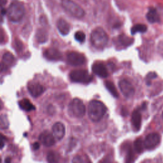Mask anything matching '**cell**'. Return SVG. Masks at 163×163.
<instances>
[{"label":"cell","mask_w":163,"mask_h":163,"mask_svg":"<svg viewBox=\"0 0 163 163\" xmlns=\"http://www.w3.org/2000/svg\"><path fill=\"white\" fill-rule=\"evenodd\" d=\"M25 14V7L22 3L13 2L7 10L8 19L13 22H19L22 19Z\"/></svg>","instance_id":"obj_3"},{"label":"cell","mask_w":163,"mask_h":163,"mask_svg":"<svg viewBox=\"0 0 163 163\" xmlns=\"http://www.w3.org/2000/svg\"><path fill=\"white\" fill-rule=\"evenodd\" d=\"M75 38L77 41L82 43L85 40V35L84 32H82L81 31H77L75 34Z\"/></svg>","instance_id":"obj_26"},{"label":"cell","mask_w":163,"mask_h":163,"mask_svg":"<svg viewBox=\"0 0 163 163\" xmlns=\"http://www.w3.org/2000/svg\"><path fill=\"white\" fill-rule=\"evenodd\" d=\"M52 132L55 139L61 140L65 135V126L60 122H56L52 126Z\"/></svg>","instance_id":"obj_14"},{"label":"cell","mask_w":163,"mask_h":163,"mask_svg":"<svg viewBox=\"0 0 163 163\" xmlns=\"http://www.w3.org/2000/svg\"><path fill=\"white\" fill-rule=\"evenodd\" d=\"M67 61L71 66H79L85 64L86 59L82 54L77 52H70L67 55Z\"/></svg>","instance_id":"obj_7"},{"label":"cell","mask_w":163,"mask_h":163,"mask_svg":"<svg viewBox=\"0 0 163 163\" xmlns=\"http://www.w3.org/2000/svg\"><path fill=\"white\" fill-rule=\"evenodd\" d=\"M132 125L136 131L140 129L141 126V114L138 110H135L131 116Z\"/></svg>","instance_id":"obj_15"},{"label":"cell","mask_w":163,"mask_h":163,"mask_svg":"<svg viewBox=\"0 0 163 163\" xmlns=\"http://www.w3.org/2000/svg\"><path fill=\"white\" fill-rule=\"evenodd\" d=\"M86 112V108L83 101L79 98H74L69 104L68 112L70 116L76 118L83 117Z\"/></svg>","instance_id":"obj_5"},{"label":"cell","mask_w":163,"mask_h":163,"mask_svg":"<svg viewBox=\"0 0 163 163\" xmlns=\"http://www.w3.org/2000/svg\"><path fill=\"white\" fill-rule=\"evenodd\" d=\"M107 108L102 102L98 100H92L88 107V115L93 122H98L105 115Z\"/></svg>","instance_id":"obj_1"},{"label":"cell","mask_w":163,"mask_h":163,"mask_svg":"<svg viewBox=\"0 0 163 163\" xmlns=\"http://www.w3.org/2000/svg\"><path fill=\"white\" fill-rule=\"evenodd\" d=\"M118 39H119L120 42L122 44V45L123 46H130L131 44H132V42H133V40L132 38L127 37L125 35H120V36H119V38H118Z\"/></svg>","instance_id":"obj_25"},{"label":"cell","mask_w":163,"mask_h":163,"mask_svg":"<svg viewBox=\"0 0 163 163\" xmlns=\"http://www.w3.org/2000/svg\"><path fill=\"white\" fill-rule=\"evenodd\" d=\"M15 61V58L12 54L10 52H6L3 54L2 62V71L7 70L11 66Z\"/></svg>","instance_id":"obj_17"},{"label":"cell","mask_w":163,"mask_h":163,"mask_svg":"<svg viewBox=\"0 0 163 163\" xmlns=\"http://www.w3.org/2000/svg\"><path fill=\"white\" fill-rule=\"evenodd\" d=\"M134 146L136 151L139 154L141 153L144 150V148H145L144 145V141H143L141 138H138L135 140Z\"/></svg>","instance_id":"obj_23"},{"label":"cell","mask_w":163,"mask_h":163,"mask_svg":"<svg viewBox=\"0 0 163 163\" xmlns=\"http://www.w3.org/2000/svg\"><path fill=\"white\" fill-rule=\"evenodd\" d=\"M57 27L61 35H67L70 31V25L64 19H59L57 22Z\"/></svg>","instance_id":"obj_16"},{"label":"cell","mask_w":163,"mask_h":163,"mask_svg":"<svg viewBox=\"0 0 163 163\" xmlns=\"http://www.w3.org/2000/svg\"><path fill=\"white\" fill-rule=\"evenodd\" d=\"M73 162H86V161L84 160V158L81 156H77L73 158Z\"/></svg>","instance_id":"obj_29"},{"label":"cell","mask_w":163,"mask_h":163,"mask_svg":"<svg viewBox=\"0 0 163 163\" xmlns=\"http://www.w3.org/2000/svg\"><path fill=\"white\" fill-rule=\"evenodd\" d=\"M44 56L50 61H59L62 59V54L59 50L54 48L46 49L43 53Z\"/></svg>","instance_id":"obj_13"},{"label":"cell","mask_w":163,"mask_h":163,"mask_svg":"<svg viewBox=\"0 0 163 163\" xmlns=\"http://www.w3.org/2000/svg\"><path fill=\"white\" fill-rule=\"evenodd\" d=\"M6 2H7V0H1V2H2V5H5L6 4Z\"/></svg>","instance_id":"obj_32"},{"label":"cell","mask_w":163,"mask_h":163,"mask_svg":"<svg viewBox=\"0 0 163 163\" xmlns=\"http://www.w3.org/2000/svg\"><path fill=\"white\" fill-rule=\"evenodd\" d=\"M39 140L46 146H51L55 143V138L49 131H43L39 136Z\"/></svg>","instance_id":"obj_11"},{"label":"cell","mask_w":163,"mask_h":163,"mask_svg":"<svg viewBox=\"0 0 163 163\" xmlns=\"http://www.w3.org/2000/svg\"><path fill=\"white\" fill-rule=\"evenodd\" d=\"M146 17L147 21L152 24L159 22L160 21L159 15L157 13V10L154 8H151L149 9V12H147L146 15Z\"/></svg>","instance_id":"obj_18"},{"label":"cell","mask_w":163,"mask_h":163,"mask_svg":"<svg viewBox=\"0 0 163 163\" xmlns=\"http://www.w3.org/2000/svg\"><path fill=\"white\" fill-rule=\"evenodd\" d=\"M118 87L123 95L127 98H131L135 94V90L133 85L127 80L123 79L118 83Z\"/></svg>","instance_id":"obj_9"},{"label":"cell","mask_w":163,"mask_h":163,"mask_svg":"<svg viewBox=\"0 0 163 163\" xmlns=\"http://www.w3.org/2000/svg\"><path fill=\"white\" fill-rule=\"evenodd\" d=\"M27 89L29 94L33 98L39 97L44 91V88L41 84L34 82H30L28 84Z\"/></svg>","instance_id":"obj_12"},{"label":"cell","mask_w":163,"mask_h":163,"mask_svg":"<svg viewBox=\"0 0 163 163\" xmlns=\"http://www.w3.org/2000/svg\"><path fill=\"white\" fill-rule=\"evenodd\" d=\"M157 77V74L155 72H151L149 73L146 77V82L147 85H151V80L154 79H156Z\"/></svg>","instance_id":"obj_27"},{"label":"cell","mask_w":163,"mask_h":163,"mask_svg":"<svg viewBox=\"0 0 163 163\" xmlns=\"http://www.w3.org/2000/svg\"><path fill=\"white\" fill-rule=\"evenodd\" d=\"M33 148L34 150H38L40 148V144L38 142L34 143V144L33 145Z\"/></svg>","instance_id":"obj_30"},{"label":"cell","mask_w":163,"mask_h":163,"mask_svg":"<svg viewBox=\"0 0 163 163\" xmlns=\"http://www.w3.org/2000/svg\"><path fill=\"white\" fill-rule=\"evenodd\" d=\"M147 31V26L145 24H138L133 26L131 29V32L132 35H135L137 33H145Z\"/></svg>","instance_id":"obj_22"},{"label":"cell","mask_w":163,"mask_h":163,"mask_svg":"<svg viewBox=\"0 0 163 163\" xmlns=\"http://www.w3.org/2000/svg\"><path fill=\"white\" fill-rule=\"evenodd\" d=\"M143 141L145 149L148 150H152L159 145L161 141V137L158 133L152 132L148 135L145 137Z\"/></svg>","instance_id":"obj_8"},{"label":"cell","mask_w":163,"mask_h":163,"mask_svg":"<svg viewBox=\"0 0 163 163\" xmlns=\"http://www.w3.org/2000/svg\"><path fill=\"white\" fill-rule=\"evenodd\" d=\"M5 162H11V159H10V157H7V159L5 160Z\"/></svg>","instance_id":"obj_31"},{"label":"cell","mask_w":163,"mask_h":163,"mask_svg":"<svg viewBox=\"0 0 163 163\" xmlns=\"http://www.w3.org/2000/svg\"><path fill=\"white\" fill-rule=\"evenodd\" d=\"M105 85L106 88L108 89V91L111 93L112 96H113L115 98L118 97V93L115 87V85L113 82L111 81H105Z\"/></svg>","instance_id":"obj_21"},{"label":"cell","mask_w":163,"mask_h":163,"mask_svg":"<svg viewBox=\"0 0 163 163\" xmlns=\"http://www.w3.org/2000/svg\"><path fill=\"white\" fill-rule=\"evenodd\" d=\"M162 117H163V113H162Z\"/></svg>","instance_id":"obj_33"},{"label":"cell","mask_w":163,"mask_h":163,"mask_svg":"<svg viewBox=\"0 0 163 163\" xmlns=\"http://www.w3.org/2000/svg\"><path fill=\"white\" fill-rule=\"evenodd\" d=\"M36 38L39 43H44L47 41L48 38V35L46 31L42 29H39L36 34Z\"/></svg>","instance_id":"obj_20"},{"label":"cell","mask_w":163,"mask_h":163,"mask_svg":"<svg viewBox=\"0 0 163 163\" xmlns=\"http://www.w3.org/2000/svg\"><path fill=\"white\" fill-rule=\"evenodd\" d=\"M61 5L68 14L74 17L81 19L85 16L84 9L72 0H62Z\"/></svg>","instance_id":"obj_4"},{"label":"cell","mask_w":163,"mask_h":163,"mask_svg":"<svg viewBox=\"0 0 163 163\" xmlns=\"http://www.w3.org/2000/svg\"><path fill=\"white\" fill-rule=\"evenodd\" d=\"M59 159H60L59 155L54 151L49 152L47 156V161L49 162H59Z\"/></svg>","instance_id":"obj_24"},{"label":"cell","mask_w":163,"mask_h":163,"mask_svg":"<svg viewBox=\"0 0 163 163\" xmlns=\"http://www.w3.org/2000/svg\"><path fill=\"white\" fill-rule=\"evenodd\" d=\"M8 121L5 115H2L1 117V127L2 129H6L8 126Z\"/></svg>","instance_id":"obj_28"},{"label":"cell","mask_w":163,"mask_h":163,"mask_svg":"<svg viewBox=\"0 0 163 163\" xmlns=\"http://www.w3.org/2000/svg\"><path fill=\"white\" fill-rule=\"evenodd\" d=\"M108 36L101 27H96L91 34V42L92 45L98 49L104 48L108 42Z\"/></svg>","instance_id":"obj_2"},{"label":"cell","mask_w":163,"mask_h":163,"mask_svg":"<svg viewBox=\"0 0 163 163\" xmlns=\"http://www.w3.org/2000/svg\"><path fill=\"white\" fill-rule=\"evenodd\" d=\"M92 70L94 74L101 78H107L108 76L107 68L102 62H95L92 66Z\"/></svg>","instance_id":"obj_10"},{"label":"cell","mask_w":163,"mask_h":163,"mask_svg":"<svg viewBox=\"0 0 163 163\" xmlns=\"http://www.w3.org/2000/svg\"><path fill=\"white\" fill-rule=\"evenodd\" d=\"M19 105L21 109L26 112H31L35 110V107L28 99H22L19 102Z\"/></svg>","instance_id":"obj_19"},{"label":"cell","mask_w":163,"mask_h":163,"mask_svg":"<svg viewBox=\"0 0 163 163\" xmlns=\"http://www.w3.org/2000/svg\"><path fill=\"white\" fill-rule=\"evenodd\" d=\"M70 78L74 82L85 84L90 83L93 79V76L85 70H76L71 71Z\"/></svg>","instance_id":"obj_6"}]
</instances>
